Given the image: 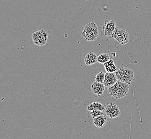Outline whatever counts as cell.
I'll list each match as a JSON object with an SVG mask.
<instances>
[{
  "label": "cell",
  "instance_id": "obj_1",
  "mask_svg": "<svg viewBox=\"0 0 151 139\" xmlns=\"http://www.w3.org/2000/svg\"><path fill=\"white\" fill-rule=\"evenodd\" d=\"M129 90V84L117 80L113 86L108 87V94L114 99L118 100L128 95Z\"/></svg>",
  "mask_w": 151,
  "mask_h": 139
},
{
  "label": "cell",
  "instance_id": "obj_2",
  "mask_svg": "<svg viewBox=\"0 0 151 139\" xmlns=\"http://www.w3.org/2000/svg\"><path fill=\"white\" fill-rule=\"evenodd\" d=\"M81 35L86 41H93L96 40L99 36V29L94 22L87 24L85 26Z\"/></svg>",
  "mask_w": 151,
  "mask_h": 139
},
{
  "label": "cell",
  "instance_id": "obj_3",
  "mask_svg": "<svg viewBox=\"0 0 151 139\" xmlns=\"http://www.w3.org/2000/svg\"><path fill=\"white\" fill-rule=\"evenodd\" d=\"M117 80L125 82L128 84H130L133 81L134 76V73L133 70L128 68V67H122L118 70L116 72Z\"/></svg>",
  "mask_w": 151,
  "mask_h": 139
},
{
  "label": "cell",
  "instance_id": "obj_4",
  "mask_svg": "<svg viewBox=\"0 0 151 139\" xmlns=\"http://www.w3.org/2000/svg\"><path fill=\"white\" fill-rule=\"evenodd\" d=\"M48 38V34L46 31L41 29L35 31L33 33L32 39L33 43L37 46H42L47 44Z\"/></svg>",
  "mask_w": 151,
  "mask_h": 139
},
{
  "label": "cell",
  "instance_id": "obj_5",
  "mask_svg": "<svg viewBox=\"0 0 151 139\" xmlns=\"http://www.w3.org/2000/svg\"><path fill=\"white\" fill-rule=\"evenodd\" d=\"M111 37L115 39V41L121 44H125L129 41V36L128 32L124 29H120L116 27Z\"/></svg>",
  "mask_w": 151,
  "mask_h": 139
},
{
  "label": "cell",
  "instance_id": "obj_6",
  "mask_svg": "<svg viewBox=\"0 0 151 139\" xmlns=\"http://www.w3.org/2000/svg\"><path fill=\"white\" fill-rule=\"evenodd\" d=\"M105 113L110 119H115L121 115V111L117 105L115 103H111L105 107Z\"/></svg>",
  "mask_w": 151,
  "mask_h": 139
},
{
  "label": "cell",
  "instance_id": "obj_7",
  "mask_svg": "<svg viewBox=\"0 0 151 139\" xmlns=\"http://www.w3.org/2000/svg\"><path fill=\"white\" fill-rule=\"evenodd\" d=\"M116 28V23L114 20H106L104 25L102 26V31L101 33L102 37H111Z\"/></svg>",
  "mask_w": 151,
  "mask_h": 139
},
{
  "label": "cell",
  "instance_id": "obj_8",
  "mask_svg": "<svg viewBox=\"0 0 151 139\" xmlns=\"http://www.w3.org/2000/svg\"><path fill=\"white\" fill-rule=\"evenodd\" d=\"M117 81L115 72H108L105 74V79L103 84L105 87H109L113 86Z\"/></svg>",
  "mask_w": 151,
  "mask_h": 139
},
{
  "label": "cell",
  "instance_id": "obj_9",
  "mask_svg": "<svg viewBox=\"0 0 151 139\" xmlns=\"http://www.w3.org/2000/svg\"><path fill=\"white\" fill-rule=\"evenodd\" d=\"M105 87H106L103 83H100L96 81L93 82L91 86L90 89L95 95L99 96L101 95L102 94L104 93Z\"/></svg>",
  "mask_w": 151,
  "mask_h": 139
},
{
  "label": "cell",
  "instance_id": "obj_10",
  "mask_svg": "<svg viewBox=\"0 0 151 139\" xmlns=\"http://www.w3.org/2000/svg\"><path fill=\"white\" fill-rule=\"evenodd\" d=\"M98 56L96 55V53L93 52H88L85 57V64L87 66L93 65L98 62Z\"/></svg>",
  "mask_w": 151,
  "mask_h": 139
},
{
  "label": "cell",
  "instance_id": "obj_11",
  "mask_svg": "<svg viewBox=\"0 0 151 139\" xmlns=\"http://www.w3.org/2000/svg\"><path fill=\"white\" fill-rule=\"evenodd\" d=\"M93 119V124L97 128H101L107 123V118L106 117L104 114L101 116H98L96 118H94Z\"/></svg>",
  "mask_w": 151,
  "mask_h": 139
},
{
  "label": "cell",
  "instance_id": "obj_12",
  "mask_svg": "<svg viewBox=\"0 0 151 139\" xmlns=\"http://www.w3.org/2000/svg\"><path fill=\"white\" fill-rule=\"evenodd\" d=\"M104 67L108 72H116L117 71V66L115 64L113 59H110L104 63Z\"/></svg>",
  "mask_w": 151,
  "mask_h": 139
},
{
  "label": "cell",
  "instance_id": "obj_13",
  "mask_svg": "<svg viewBox=\"0 0 151 139\" xmlns=\"http://www.w3.org/2000/svg\"><path fill=\"white\" fill-rule=\"evenodd\" d=\"M87 110L91 111L94 110H99L101 111L105 110V107L104 105L98 102H94L87 107Z\"/></svg>",
  "mask_w": 151,
  "mask_h": 139
},
{
  "label": "cell",
  "instance_id": "obj_14",
  "mask_svg": "<svg viewBox=\"0 0 151 139\" xmlns=\"http://www.w3.org/2000/svg\"><path fill=\"white\" fill-rule=\"evenodd\" d=\"M110 56L108 54H102L101 55H99L98 56V62L101 64H104L107 61L110 60Z\"/></svg>",
  "mask_w": 151,
  "mask_h": 139
},
{
  "label": "cell",
  "instance_id": "obj_15",
  "mask_svg": "<svg viewBox=\"0 0 151 139\" xmlns=\"http://www.w3.org/2000/svg\"><path fill=\"white\" fill-rule=\"evenodd\" d=\"M105 73L103 71L99 72L95 77L96 81L99 82L100 83H103L105 79Z\"/></svg>",
  "mask_w": 151,
  "mask_h": 139
},
{
  "label": "cell",
  "instance_id": "obj_16",
  "mask_svg": "<svg viewBox=\"0 0 151 139\" xmlns=\"http://www.w3.org/2000/svg\"><path fill=\"white\" fill-rule=\"evenodd\" d=\"M90 114L91 117L92 118H96V117H97L98 116H101L102 115H103L104 113H103V111L99 110H94L90 111Z\"/></svg>",
  "mask_w": 151,
  "mask_h": 139
}]
</instances>
